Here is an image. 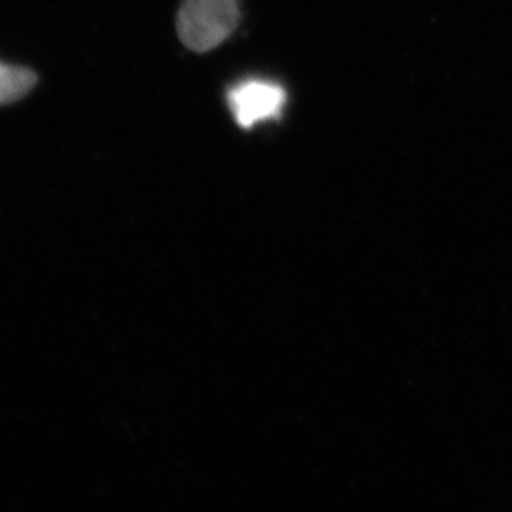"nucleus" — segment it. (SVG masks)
<instances>
[{
  "instance_id": "f257e3e1",
  "label": "nucleus",
  "mask_w": 512,
  "mask_h": 512,
  "mask_svg": "<svg viewBox=\"0 0 512 512\" xmlns=\"http://www.w3.org/2000/svg\"><path fill=\"white\" fill-rule=\"evenodd\" d=\"M238 22L237 0H184L178 13V36L192 52H210L232 35Z\"/></svg>"
},
{
  "instance_id": "f03ea898",
  "label": "nucleus",
  "mask_w": 512,
  "mask_h": 512,
  "mask_svg": "<svg viewBox=\"0 0 512 512\" xmlns=\"http://www.w3.org/2000/svg\"><path fill=\"white\" fill-rule=\"evenodd\" d=\"M285 103L284 87L269 80H242L228 92L229 110L242 128L276 119L281 116Z\"/></svg>"
},
{
  "instance_id": "7ed1b4c3",
  "label": "nucleus",
  "mask_w": 512,
  "mask_h": 512,
  "mask_svg": "<svg viewBox=\"0 0 512 512\" xmlns=\"http://www.w3.org/2000/svg\"><path fill=\"white\" fill-rule=\"evenodd\" d=\"M37 84V74L28 67L13 66L0 60V106L28 96Z\"/></svg>"
}]
</instances>
